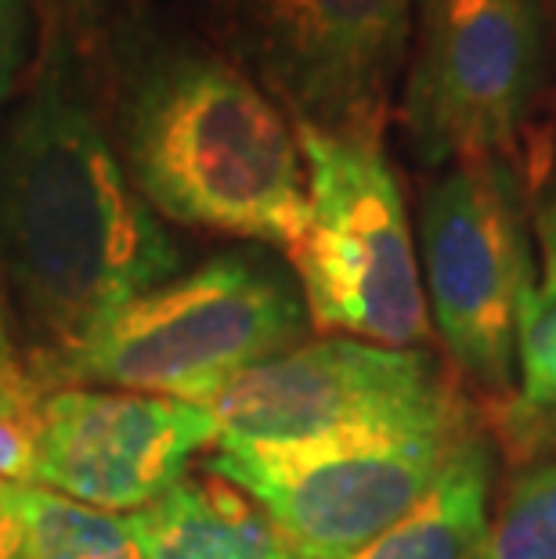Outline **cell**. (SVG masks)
Segmentation results:
<instances>
[{"label": "cell", "mask_w": 556, "mask_h": 559, "mask_svg": "<svg viewBox=\"0 0 556 559\" xmlns=\"http://www.w3.org/2000/svg\"><path fill=\"white\" fill-rule=\"evenodd\" d=\"M87 11L44 19L26 94L0 123V267L33 376L181 264L113 145Z\"/></svg>", "instance_id": "1"}, {"label": "cell", "mask_w": 556, "mask_h": 559, "mask_svg": "<svg viewBox=\"0 0 556 559\" xmlns=\"http://www.w3.org/2000/svg\"><path fill=\"white\" fill-rule=\"evenodd\" d=\"M105 123L159 221L289 249L307 228L293 120L210 40L152 4H120L94 37Z\"/></svg>", "instance_id": "2"}, {"label": "cell", "mask_w": 556, "mask_h": 559, "mask_svg": "<svg viewBox=\"0 0 556 559\" xmlns=\"http://www.w3.org/2000/svg\"><path fill=\"white\" fill-rule=\"evenodd\" d=\"M307 311L297 289L253 253H224L109 314L37 372L44 390L102 386L203 404L232 376L293 350Z\"/></svg>", "instance_id": "3"}, {"label": "cell", "mask_w": 556, "mask_h": 559, "mask_svg": "<svg viewBox=\"0 0 556 559\" xmlns=\"http://www.w3.org/2000/svg\"><path fill=\"white\" fill-rule=\"evenodd\" d=\"M307 170V228L289 264L322 332L416 350L430 340L416 242L380 138L293 123Z\"/></svg>", "instance_id": "4"}, {"label": "cell", "mask_w": 556, "mask_h": 559, "mask_svg": "<svg viewBox=\"0 0 556 559\" xmlns=\"http://www.w3.org/2000/svg\"><path fill=\"white\" fill-rule=\"evenodd\" d=\"M206 40L293 123L380 138L405 73L416 0H181Z\"/></svg>", "instance_id": "5"}, {"label": "cell", "mask_w": 556, "mask_h": 559, "mask_svg": "<svg viewBox=\"0 0 556 559\" xmlns=\"http://www.w3.org/2000/svg\"><path fill=\"white\" fill-rule=\"evenodd\" d=\"M473 437L477 415H466L286 448H214L206 469L264 509L293 559H347L412 513Z\"/></svg>", "instance_id": "6"}, {"label": "cell", "mask_w": 556, "mask_h": 559, "mask_svg": "<svg viewBox=\"0 0 556 559\" xmlns=\"http://www.w3.org/2000/svg\"><path fill=\"white\" fill-rule=\"evenodd\" d=\"M542 0H416L398 102L416 163H510L542 80Z\"/></svg>", "instance_id": "7"}, {"label": "cell", "mask_w": 556, "mask_h": 559, "mask_svg": "<svg viewBox=\"0 0 556 559\" xmlns=\"http://www.w3.org/2000/svg\"><path fill=\"white\" fill-rule=\"evenodd\" d=\"M203 408L217 423L214 448H286L473 415L459 383L430 354L351 336L304 343L246 368Z\"/></svg>", "instance_id": "8"}, {"label": "cell", "mask_w": 556, "mask_h": 559, "mask_svg": "<svg viewBox=\"0 0 556 559\" xmlns=\"http://www.w3.org/2000/svg\"><path fill=\"white\" fill-rule=\"evenodd\" d=\"M419 246L448 358L488 397H513L520 318L535 282L513 166L506 159L445 166L419 202Z\"/></svg>", "instance_id": "9"}, {"label": "cell", "mask_w": 556, "mask_h": 559, "mask_svg": "<svg viewBox=\"0 0 556 559\" xmlns=\"http://www.w3.org/2000/svg\"><path fill=\"white\" fill-rule=\"evenodd\" d=\"M217 444L203 404L102 386H58L40 404L33 484L102 513H138Z\"/></svg>", "instance_id": "10"}, {"label": "cell", "mask_w": 556, "mask_h": 559, "mask_svg": "<svg viewBox=\"0 0 556 559\" xmlns=\"http://www.w3.org/2000/svg\"><path fill=\"white\" fill-rule=\"evenodd\" d=\"M123 523L145 559H293L264 509L210 469H188Z\"/></svg>", "instance_id": "11"}, {"label": "cell", "mask_w": 556, "mask_h": 559, "mask_svg": "<svg viewBox=\"0 0 556 559\" xmlns=\"http://www.w3.org/2000/svg\"><path fill=\"white\" fill-rule=\"evenodd\" d=\"M488 495L492 455L477 433L412 513L347 559H484Z\"/></svg>", "instance_id": "12"}, {"label": "cell", "mask_w": 556, "mask_h": 559, "mask_svg": "<svg viewBox=\"0 0 556 559\" xmlns=\"http://www.w3.org/2000/svg\"><path fill=\"white\" fill-rule=\"evenodd\" d=\"M4 506L22 531L26 559H145L123 516L80 506L47 487H11Z\"/></svg>", "instance_id": "13"}, {"label": "cell", "mask_w": 556, "mask_h": 559, "mask_svg": "<svg viewBox=\"0 0 556 559\" xmlns=\"http://www.w3.org/2000/svg\"><path fill=\"white\" fill-rule=\"evenodd\" d=\"M44 394L26 365L0 372V495L33 484Z\"/></svg>", "instance_id": "14"}, {"label": "cell", "mask_w": 556, "mask_h": 559, "mask_svg": "<svg viewBox=\"0 0 556 559\" xmlns=\"http://www.w3.org/2000/svg\"><path fill=\"white\" fill-rule=\"evenodd\" d=\"M484 559H556V523L535 477L524 466L513 473L499 516L488 523Z\"/></svg>", "instance_id": "15"}, {"label": "cell", "mask_w": 556, "mask_h": 559, "mask_svg": "<svg viewBox=\"0 0 556 559\" xmlns=\"http://www.w3.org/2000/svg\"><path fill=\"white\" fill-rule=\"evenodd\" d=\"M535 239H539V275L531 282L524 318H520L517 358L531 361L556 347V188L542 199L535 213Z\"/></svg>", "instance_id": "16"}, {"label": "cell", "mask_w": 556, "mask_h": 559, "mask_svg": "<svg viewBox=\"0 0 556 559\" xmlns=\"http://www.w3.org/2000/svg\"><path fill=\"white\" fill-rule=\"evenodd\" d=\"M33 58V0H0V116L22 87Z\"/></svg>", "instance_id": "17"}, {"label": "cell", "mask_w": 556, "mask_h": 559, "mask_svg": "<svg viewBox=\"0 0 556 559\" xmlns=\"http://www.w3.org/2000/svg\"><path fill=\"white\" fill-rule=\"evenodd\" d=\"M524 469H531V477H535L542 498H546L549 516H553V523H556V451H549V455H542V459H535V462H528Z\"/></svg>", "instance_id": "18"}, {"label": "cell", "mask_w": 556, "mask_h": 559, "mask_svg": "<svg viewBox=\"0 0 556 559\" xmlns=\"http://www.w3.org/2000/svg\"><path fill=\"white\" fill-rule=\"evenodd\" d=\"M0 559H26V552H22V531L15 516L8 513L4 495H0Z\"/></svg>", "instance_id": "19"}, {"label": "cell", "mask_w": 556, "mask_h": 559, "mask_svg": "<svg viewBox=\"0 0 556 559\" xmlns=\"http://www.w3.org/2000/svg\"><path fill=\"white\" fill-rule=\"evenodd\" d=\"M22 358L15 350V343H11V332H8V318H4V300H0V372H11V368H19Z\"/></svg>", "instance_id": "20"}, {"label": "cell", "mask_w": 556, "mask_h": 559, "mask_svg": "<svg viewBox=\"0 0 556 559\" xmlns=\"http://www.w3.org/2000/svg\"><path fill=\"white\" fill-rule=\"evenodd\" d=\"M91 0H40V15L44 19H55V15H80L87 11Z\"/></svg>", "instance_id": "21"}]
</instances>
